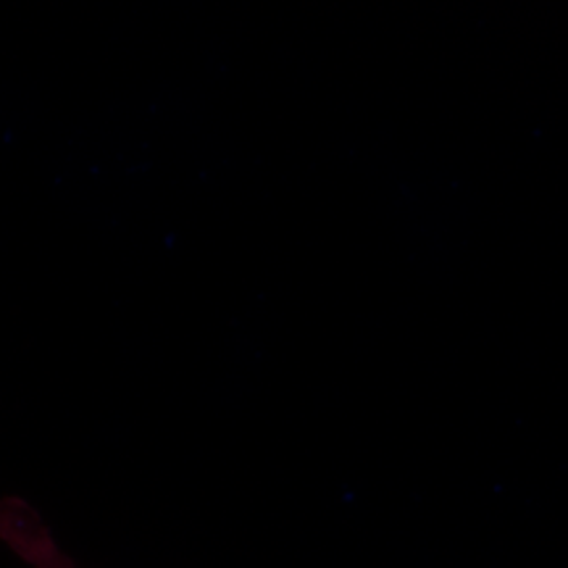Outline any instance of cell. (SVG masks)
I'll return each instance as SVG.
<instances>
[{
	"mask_svg": "<svg viewBox=\"0 0 568 568\" xmlns=\"http://www.w3.org/2000/svg\"><path fill=\"white\" fill-rule=\"evenodd\" d=\"M9 548L30 568H82L61 548L59 539L53 537V531L40 516L24 518L11 529Z\"/></svg>",
	"mask_w": 568,
	"mask_h": 568,
	"instance_id": "6da1fadb",
	"label": "cell"
}]
</instances>
